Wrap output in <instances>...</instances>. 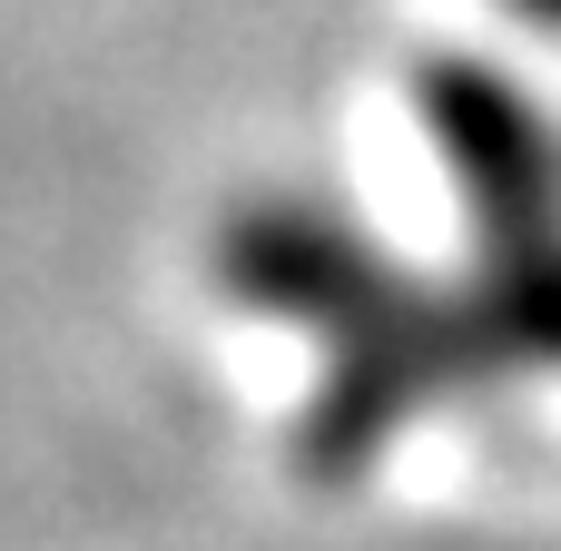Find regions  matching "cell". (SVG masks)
<instances>
[{
    "label": "cell",
    "instance_id": "6da1fadb",
    "mask_svg": "<svg viewBox=\"0 0 561 551\" xmlns=\"http://www.w3.org/2000/svg\"><path fill=\"white\" fill-rule=\"evenodd\" d=\"M523 30H542V39H561V0H503Z\"/></svg>",
    "mask_w": 561,
    "mask_h": 551
}]
</instances>
